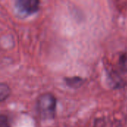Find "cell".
Returning a JSON list of instances; mask_svg holds the SVG:
<instances>
[{
  "mask_svg": "<svg viewBox=\"0 0 127 127\" xmlns=\"http://www.w3.org/2000/svg\"><path fill=\"white\" fill-rule=\"evenodd\" d=\"M95 127H119V125H117L115 122H113L112 121L103 120L99 121Z\"/></svg>",
  "mask_w": 127,
  "mask_h": 127,
  "instance_id": "6",
  "label": "cell"
},
{
  "mask_svg": "<svg viewBox=\"0 0 127 127\" xmlns=\"http://www.w3.org/2000/svg\"><path fill=\"white\" fill-rule=\"evenodd\" d=\"M40 1L38 0H17L15 7L19 14L29 16L36 13L39 10Z\"/></svg>",
  "mask_w": 127,
  "mask_h": 127,
  "instance_id": "2",
  "label": "cell"
},
{
  "mask_svg": "<svg viewBox=\"0 0 127 127\" xmlns=\"http://www.w3.org/2000/svg\"><path fill=\"white\" fill-rule=\"evenodd\" d=\"M81 79L79 77H70V78H65V81L68 86L72 88L78 87L81 83Z\"/></svg>",
  "mask_w": 127,
  "mask_h": 127,
  "instance_id": "4",
  "label": "cell"
},
{
  "mask_svg": "<svg viewBox=\"0 0 127 127\" xmlns=\"http://www.w3.org/2000/svg\"><path fill=\"white\" fill-rule=\"evenodd\" d=\"M10 94L11 89L10 86L4 83H0V103L6 100Z\"/></svg>",
  "mask_w": 127,
  "mask_h": 127,
  "instance_id": "3",
  "label": "cell"
},
{
  "mask_svg": "<svg viewBox=\"0 0 127 127\" xmlns=\"http://www.w3.org/2000/svg\"><path fill=\"white\" fill-rule=\"evenodd\" d=\"M57 109V99L51 93L41 95L36 100V110L43 120H51L54 118Z\"/></svg>",
  "mask_w": 127,
  "mask_h": 127,
  "instance_id": "1",
  "label": "cell"
},
{
  "mask_svg": "<svg viewBox=\"0 0 127 127\" xmlns=\"http://www.w3.org/2000/svg\"><path fill=\"white\" fill-rule=\"evenodd\" d=\"M0 127H11L9 118L2 114H0Z\"/></svg>",
  "mask_w": 127,
  "mask_h": 127,
  "instance_id": "7",
  "label": "cell"
},
{
  "mask_svg": "<svg viewBox=\"0 0 127 127\" xmlns=\"http://www.w3.org/2000/svg\"><path fill=\"white\" fill-rule=\"evenodd\" d=\"M119 65L120 68L124 71H127V51L124 52L119 58Z\"/></svg>",
  "mask_w": 127,
  "mask_h": 127,
  "instance_id": "5",
  "label": "cell"
}]
</instances>
